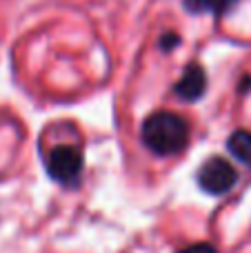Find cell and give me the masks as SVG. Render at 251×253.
Here are the masks:
<instances>
[{
    "label": "cell",
    "mask_w": 251,
    "mask_h": 253,
    "mask_svg": "<svg viewBox=\"0 0 251 253\" xmlns=\"http://www.w3.org/2000/svg\"><path fill=\"white\" fill-rule=\"evenodd\" d=\"M160 49H163L165 53H169V51H173V49L180 44V36L176 34V31H167V34H163L160 36Z\"/></svg>",
    "instance_id": "cell-7"
},
{
    "label": "cell",
    "mask_w": 251,
    "mask_h": 253,
    "mask_svg": "<svg viewBox=\"0 0 251 253\" xmlns=\"http://www.w3.org/2000/svg\"><path fill=\"white\" fill-rule=\"evenodd\" d=\"M191 138L189 123L173 111H154L140 126V140L154 156L171 158L185 151Z\"/></svg>",
    "instance_id": "cell-1"
},
{
    "label": "cell",
    "mask_w": 251,
    "mask_h": 253,
    "mask_svg": "<svg viewBox=\"0 0 251 253\" xmlns=\"http://www.w3.org/2000/svg\"><path fill=\"white\" fill-rule=\"evenodd\" d=\"M238 0H182L185 11L194 13V16H203V13H211L213 18H222L229 9H234Z\"/></svg>",
    "instance_id": "cell-5"
},
{
    "label": "cell",
    "mask_w": 251,
    "mask_h": 253,
    "mask_svg": "<svg viewBox=\"0 0 251 253\" xmlns=\"http://www.w3.org/2000/svg\"><path fill=\"white\" fill-rule=\"evenodd\" d=\"M196 182L209 196H227L238 182V171L229 160L220 156H211L200 165V169L196 171Z\"/></svg>",
    "instance_id": "cell-3"
},
{
    "label": "cell",
    "mask_w": 251,
    "mask_h": 253,
    "mask_svg": "<svg viewBox=\"0 0 251 253\" xmlns=\"http://www.w3.org/2000/svg\"><path fill=\"white\" fill-rule=\"evenodd\" d=\"M49 178L56 184L67 189H74L80 184L84 171V153L76 144H58L47 153L44 160Z\"/></svg>",
    "instance_id": "cell-2"
},
{
    "label": "cell",
    "mask_w": 251,
    "mask_h": 253,
    "mask_svg": "<svg viewBox=\"0 0 251 253\" xmlns=\"http://www.w3.org/2000/svg\"><path fill=\"white\" fill-rule=\"evenodd\" d=\"M207 71L200 62H189L182 71L180 80L173 84V93L185 102H198L207 91Z\"/></svg>",
    "instance_id": "cell-4"
},
{
    "label": "cell",
    "mask_w": 251,
    "mask_h": 253,
    "mask_svg": "<svg viewBox=\"0 0 251 253\" xmlns=\"http://www.w3.org/2000/svg\"><path fill=\"white\" fill-rule=\"evenodd\" d=\"M176 253H218V249L213 245H209V242H196V245H189Z\"/></svg>",
    "instance_id": "cell-8"
},
{
    "label": "cell",
    "mask_w": 251,
    "mask_h": 253,
    "mask_svg": "<svg viewBox=\"0 0 251 253\" xmlns=\"http://www.w3.org/2000/svg\"><path fill=\"white\" fill-rule=\"evenodd\" d=\"M249 89H251V76H245V78L240 80V87H238V91L245 96V93H249Z\"/></svg>",
    "instance_id": "cell-9"
},
{
    "label": "cell",
    "mask_w": 251,
    "mask_h": 253,
    "mask_svg": "<svg viewBox=\"0 0 251 253\" xmlns=\"http://www.w3.org/2000/svg\"><path fill=\"white\" fill-rule=\"evenodd\" d=\"M227 151L245 167H251V131L236 129L227 138Z\"/></svg>",
    "instance_id": "cell-6"
}]
</instances>
